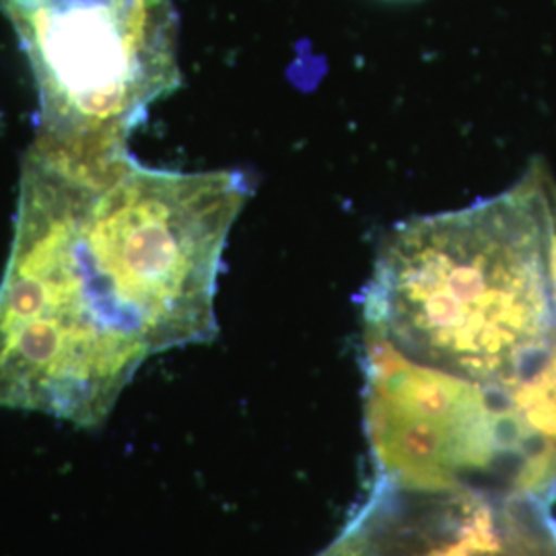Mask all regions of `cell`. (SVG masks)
<instances>
[{
    "label": "cell",
    "mask_w": 556,
    "mask_h": 556,
    "mask_svg": "<svg viewBox=\"0 0 556 556\" xmlns=\"http://www.w3.org/2000/svg\"><path fill=\"white\" fill-rule=\"evenodd\" d=\"M132 155L36 139L0 278V408L101 429L153 355L194 334L147 258Z\"/></svg>",
    "instance_id": "cell-1"
},
{
    "label": "cell",
    "mask_w": 556,
    "mask_h": 556,
    "mask_svg": "<svg viewBox=\"0 0 556 556\" xmlns=\"http://www.w3.org/2000/svg\"><path fill=\"white\" fill-rule=\"evenodd\" d=\"M546 163L466 208L396 225L363 291L365 326L404 355L489 390L556 342L546 258Z\"/></svg>",
    "instance_id": "cell-2"
},
{
    "label": "cell",
    "mask_w": 556,
    "mask_h": 556,
    "mask_svg": "<svg viewBox=\"0 0 556 556\" xmlns=\"http://www.w3.org/2000/svg\"><path fill=\"white\" fill-rule=\"evenodd\" d=\"M40 100L36 139L118 149L181 85L172 0H0Z\"/></svg>",
    "instance_id": "cell-3"
},
{
    "label": "cell",
    "mask_w": 556,
    "mask_h": 556,
    "mask_svg": "<svg viewBox=\"0 0 556 556\" xmlns=\"http://www.w3.org/2000/svg\"><path fill=\"white\" fill-rule=\"evenodd\" d=\"M363 371L378 480L438 491L477 486L478 477L509 468L514 484L521 438L493 390L404 355L367 326Z\"/></svg>",
    "instance_id": "cell-4"
},
{
    "label": "cell",
    "mask_w": 556,
    "mask_h": 556,
    "mask_svg": "<svg viewBox=\"0 0 556 556\" xmlns=\"http://www.w3.org/2000/svg\"><path fill=\"white\" fill-rule=\"evenodd\" d=\"M318 556H556V540L528 498L376 478L371 495Z\"/></svg>",
    "instance_id": "cell-5"
}]
</instances>
